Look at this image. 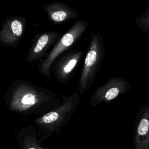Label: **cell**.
<instances>
[{"label":"cell","mask_w":149,"mask_h":149,"mask_svg":"<svg viewBox=\"0 0 149 149\" xmlns=\"http://www.w3.org/2000/svg\"><path fill=\"white\" fill-rule=\"evenodd\" d=\"M134 149H149V101L139 109L133 132Z\"/></svg>","instance_id":"cell-9"},{"label":"cell","mask_w":149,"mask_h":149,"mask_svg":"<svg viewBox=\"0 0 149 149\" xmlns=\"http://www.w3.org/2000/svg\"><path fill=\"white\" fill-rule=\"evenodd\" d=\"M3 100L9 111L37 117L55 109L62 102L55 92L22 79L11 83Z\"/></svg>","instance_id":"cell-1"},{"label":"cell","mask_w":149,"mask_h":149,"mask_svg":"<svg viewBox=\"0 0 149 149\" xmlns=\"http://www.w3.org/2000/svg\"><path fill=\"white\" fill-rule=\"evenodd\" d=\"M89 22L85 19H78L69 29L54 44L45 58L37 65V68L44 77L49 79L51 76V67L55 60L62 54L70 49L86 32Z\"/></svg>","instance_id":"cell-4"},{"label":"cell","mask_w":149,"mask_h":149,"mask_svg":"<svg viewBox=\"0 0 149 149\" xmlns=\"http://www.w3.org/2000/svg\"><path fill=\"white\" fill-rule=\"evenodd\" d=\"M80 100L81 96L77 91L70 95L63 94L61 104L58 107L34 120V123L43 133L44 137L48 138L55 133H60L77 111Z\"/></svg>","instance_id":"cell-2"},{"label":"cell","mask_w":149,"mask_h":149,"mask_svg":"<svg viewBox=\"0 0 149 149\" xmlns=\"http://www.w3.org/2000/svg\"><path fill=\"white\" fill-rule=\"evenodd\" d=\"M42 9L48 20L55 24L64 23L79 16V13L75 9L59 2L45 4L42 6Z\"/></svg>","instance_id":"cell-10"},{"label":"cell","mask_w":149,"mask_h":149,"mask_svg":"<svg viewBox=\"0 0 149 149\" xmlns=\"http://www.w3.org/2000/svg\"><path fill=\"white\" fill-rule=\"evenodd\" d=\"M134 24L142 32L149 34V8L136 17Z\"/></svg>","instance_id":"cell-12"},{"label":"cell","mask_w":149,"mask_h":149,"mask_svg":"<svg viewBox=\"0 0 149 149\" xmlns=\"http://www.w3.org/2000/svg\"><path fill=\"white\" fill-rule=\"evenodd\" d=\"M130 88V84L126 79L120 76L112 77L95 88L90 97L89 104L94 107L102 103H108L126 94Z\"/></svg>","instance_id":"cell-5"},{"label":"cell","mask_w":149,"mask_h":149,"mask_svg":"<svg viewBox=\"0 0 149 149\" xmlns=\"http://www.w3.org/2000/svg\"><path fill=\"white\" fill-rule=\"evenodd\" d=\"M61 37L59 33L56 31H49L35 34L31 42L26 62L32 63L35 61H41L44 59L48 54L49 49L54 45Z\"/></svg>","instance_id":"cell-8"},{"label":"cell","mask_w":149,"mask_h":149,"mask_svg":"<svg viewBox=\"0 0 149 149\" xmlns=\"http://www.w3.org/2000/svg\"><path fill=\"white\" fill-rule=\"evenodd\" d=\"M26 23V18L19 15H12L2 21L0 44L18 49V44L23 36Z\"/></svg>","instance_id":"cell-7"},{"label":"cell","mask_w":149,"mask_h":149,"mask_svg":"<svg viewBox=\"0 0 149 149\" xmlns=\"http://www.w3.org/2000/svg\"><path fill=\"white\" fill-rule=\"evenodd\" d=\"M83 56V51L80 49H69L59 55L51 67L55 80L62 84H68Z\"/></svg>","instance_id":"cell-6"},{"label":"cell","mask_w":149,"mask_h":149,"mask_svg":"<svg viewBox=\"0 0 149 149\" xmlns=\"http://www.w3.org/2000/svg\"><path fill=\"white\" fill-rule=\"evenodd\" d=\"M18 135L21 139L22 149H38L40 147L34 127L29 126L24 128L19 132Z\"/></svg>","instance_id":"cell-11"},{"label":"cell","mask_w":149,"mask_h":149,"mask_svg":"<svg viewBox=\"0 0 149 149\" xmlns=\"http://www.w3.org/2000/svg\"><path fill=\"white\" fill-rule=\"evenodd\" d=\"M104 37L100 31L94 33L90 41L76 91L83 95L94 83L105 58Z\"/></svg>","instance_id":"cell-3"}]
</instances>
